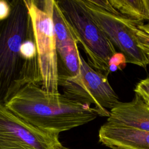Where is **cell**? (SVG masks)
Listing matches in <instances>:
<instances>
[{
  "instance_id": "cell-5",
  "label": "cell",
  "mask_w": 149,
  "mask_h": 149,
  "mask_svg": "<svg viewBox=\"0 0 149 149\" xmlns=\"http://www.w3.org/2000/svg\"><path fill=\"white\" fill-rule=\"evenodd\" d=\"M24 1L33 23L41 88L48 93L58 94V58L51 15V0Z\"/></svg>"
},
{
  "instance_id": "cell-10",
  "label": "cell",
  "mask_w": 149,
  "mask_h": 149,
  "mask_svg": "<svg viewBox=\"0 0 149 149\" xmlns=\"http://www.w3.org/2000/svg\"><path fill=\"white\" fill-rule=\"evenodd\" d=\"M107 122L149 132V106L136 94L130 102H120L109 111Z\"/></svg>"
},
{
  "instance_id": "cell-9",
  "label": "cell",
  "mask_w": 149,
  "mask_h": 149,
  "mask_svg": "<svg viewBox=\"0 0 149 149\" xmlns=\"http://www.w3.org/2000/svg\"><path fill=\"white\" fill-rule=\"evenodd\" d=\"M98 141L110 149H149V132L106 122L99 129Z\"/></svg>"
},
{
  "instance_id": "cell-6",
  "label": "cell",
  "mask_w": 149,
  "mask_h": 149,
  "mask_svg": "<svg viewBox=\"0 0 149 149\" xmlns=\"http://www.w3.org/2000/svg\"><path fill=\"white\" fill-rule=\"evenodd\" d=\"M81 1L96 24L122 52L125 62L146 68L148 62L137 45L134 31L144 22L126 17L120 13L108 12L96 6L91 0Z\"/></svg>"
},
{
  "instance_id": "cell-3",
  "label": "cell",
  "mask_w": 149,
  "mask_h": 149,
  "mask_svg": "<svg viewBox=\"0 0 149 149\" xmlns=\"http://www.w3.org/2000/svg\"><path fill=\"white\" fill-rule=\"evenodd\" d=\"M73 34L86 53L88 64L108 76L115 47L94 22L81 0L56 1Z\"/></svg>"
},
{
  "instance_id": "cell-7",
  "label": "cell",
  "mask_w": 149,
  "mask_h": 149,
  "mask_svg": "<svg viewBox=\"0 0 149 149\" xmlns=\"http://www.w3.org/2000/svg\"><path fill=\"white\" fill-rule=\"evenodd\" d=\"M59 134L27 123L0 104V149H61Z\"/></svg>"
},
{
  "instance_id": "cell-8",
  "label": "cell",
  "mask_w": 149,
  "mask_h": 149,
  "mask_svg": "<svg viewBox=\"0 0 149 149\" xmlns=\"http://www.w3.org/2000/svg\"><path fill=\"white\" fill-rule=\"evenodd\" d=\"M51 15L58 58V69L69 76L80 71V52L78 42L56 1L51 0Z\"/></svg>"
},
{
  "instance_id": "cell-13",
  "label": "cell",
  "mask_w": 149,
  "mask_h": 149,
  "mask_svg": "<svg viewBox=\"0 0 149 149\" xmlns=\"http://www.w3.org/2000/svg\"><path fill=\"white\" fill-rule=\"evenodd\" d=\"M135 94L140 97L146 103L149 102V77L140 80L136 86Z\"/></svg>"
},
{
  "instance_id": "cell-2",
  "label": "cell",
  "mask_w": 149,
  "mask_h": 149,
  "mask_svg": "<svg viewBox=\"0 0 149 149\" xmlns=\"http://www.w3.org/2000/svg\"><path fill=\"white\" fill-rule=\"evenodd\" d=\"M5 105L27 123L57 134L85 125L99 116L94 107L64 94L48 93L36 84L24 86Z\"/></svg>"
},
{
  "instance_id": "cell-16",
  "label": "cell",
  "mask_w": 149,
  "mask_h": 149,
  "mask_svg": "<svg viewBox=\"0 0 149 149\" xmlns=\"http://www.w3.org/2000/svg\"><path fill=\"white\" fill-rule=\"evenodd\" d=\"M146 104H148V106H149V102H148V103H146Z\"/></svg>"
},
{
  "instance_id": "cell-15",
  "label": "cell",
  "mask_w": 149,
  "mask_h": 149,
  "mask_svg": "<svg viewBox=\"0 0 149 149\" xmlns=\"http://www.w3.org/2000/svg\"><path fill=\"white\" fill-rule=\"evenodd\" d=\"M61 149H70V148H67V147H62V148H61Z\"/></svg>"
},
{
  "instance_id": "cell-11",
  "label": "cell",
  "mask_w": 149,
  "mask_h": 149,
  "mask_svg": "<svg viewBox=\"0 0 149 149\" xmlns=\"http://www.w3.org/2000/svg\"><path fill=\"white\" fill-rule=\"evenodd\" d=\"M122 15L134 20L149 21V0H109Z\"/></svg>"
},
{
  "instance_id": "cell-12",
  "label": "cell",
  "mask_w": 149,
  "mask_h": 149,
  "mask_svg": "<svg viewBox=\"0 0 149 149\" xmlns=\"http://www.w3.org/2000/svg\"><path fill=\"white\" fill-rule=\"evenodd\" d=\"M134 31L137 45L146 55L149 64V22L138 26Z\"/></svg>"
},
{
  "instance_id": "cell-14",
  "label": "cell",
  "mask_w": 149,
  "mask_h": 149,
  "mask_svg": "<svg viewBox=\"0 0 149 149\" xmlns=\"http://www.w3.org/2000/svg\"><path fill=\"white\" fill-rule=\"evenodd\" d=\"M11 6L10 2L0 0V20L7 18L10 13Z\"/></svg>"
},
{
  "instance_id": "cell-1",
  "label": "cell",
  "mask_w": 149,
  "mask_h": 149,
  "mask_svg": "<svg viewBox=\"0 0 149 149\" xmlns=\"http://www.w3.org/2000/svg\"><path fill=\"white\" fill-rule=\"evenodd\" d=\"M9 16L0 20V104L28 84H42L33 26L23 0L10 2Z\"/></svg>"
},
{
  "instance_id": "cell-4",
  "label": "cell",
  "mask_w": 149,
  "mask_h": 149,
  "mask_svg": "<svg viewBox=\"0 0 149 149\" xmlns=\"http://www.w3.org/2000/svg\"><path fill=\"white\" fill-rule=\"evenodd\" d=\"M80 71L74 76L58 75V85L68 97L86 104H93L100 116H109L110 110L119 101L108 77L94 69L79 55Z\"/></svg>"
}]
</instances>
